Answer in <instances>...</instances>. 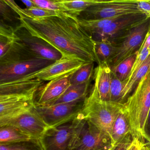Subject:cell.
<instances>
[{"label": "cell", "mask_w": 150, "mask_h": 150, "mask_svg": "<svg viewBox=\"0 0 150 150\" xmlns=\"http://www.w3.org/2000/svg\"><path fill=\"white\" fill-rule=\"evenodd\" d=\"M18 20L31 35L50 45L63 57H75L86 63L100 64L95 41L80 26L77 17L60 13L58 16L39 19L19 16Z\"/></svg>", "instance_id": "1"}, {"label": "cell", "mask_w": 150, "mask_h": 150, "mask_svg": "<svg viewBox=\"0 0 150 150\" xmlns=\"http://www.w3.org/2000/svg\"><path fill=\"white\" fill-rule=\"evenodd\" d=\"M124 108V103L102 100L94 84L77 118L88 121L110 139L114 123Z\"/></svg>", "instance_id": "2"}, {"label": "cell", "mask_w": 150, "mask_h": 150, "mask_svg": "<svg viewBox=\"0 0 150 150\" xmlns=\"http://www.w3.org/2000/svg\"><path fill=\"white\" fill-rule=\"evenodd\" d=\"M132 137L144 139L146 120L150 109V69L124 103Z\"/></svg>", "instance_id": "3"}, {"label": "cell", "mask_w": 150, "mask_h": 150, "mask_svg": "<svg viewBox=\"0 0 150 150\" xmlns=\"http://www.w3.org/2000/svg\"><path fill=\"white\" fill-rule=\"evenodd\" d=\"M77 119L68 150H97L111 144L110 138L91 123Z\"/></svg>", "instance_id": "4"}, {"label": "cell", "mask_w": 150, "mask_h": 150, "mask_svg": "<svg viewBox=\"0 0 150 150\" xmlns=\"http://www.w3.org/2000/svg\"><path fill=\"white\" fill-rule=\"evenodd\" d=\"M40 88L23 93L0 95V127L35 108V96Z\"/></svg>", "instance_id": "5"}, {"label": "cell", "mask_w": 150, "mask_h": 150, "mask_svg": "<svg viewBox=\"0 0 150 150\" xmlns=\"http://www.w3.org/2000/svg\"><path fill=\"white\" fill-rule=\"evenodd\" d=\"M140 13H144L138 9L136 0H112L88 8L78 18L90 21Z\"/></svg>", "instance_id": "6"}, {"label": "cell", "mask_w": 150, "mask_h": 150, "mask_svg": "<svg viewBox=\"0 0 150 150\" xmlns=\"http://www.w3.org/2000/svg\"><path fill=\"white\" fill-rule=\"evenodd\" d=\"M150 28V18L143 24L134 28L117 46L115 53L107 64L115 67L136 53L141 48Z\"/></svg>", "instance_id": "7"}, {"label": "cell", "mask_w": 150, "mask_h": 150, "mask_svg": "<svg viewBox=\"0 0 150 150\" xmlns=\"http://www.w3.org/2000/svg\"><path fill=\"white\" fill-rule=\"evenodd\" d=\"M150 18L144 13L125 16L110 24L93 39L95 41L107 40L117 46L132 30Z\"/></svg>", "instance_id": "8"}, {"label": "cell", "mask_w": 150, "mask_h": 150, "mask_svg": "<svg viewBox=\"0 0 150 150\" xmlns=\"http://www.w3.org/2000/svg\"><path fill=\"white\" fill-rule=\"evenodd\" d=\"M83 102L57 103L35 108L50 128H55L76 119L81 110Z\"/></svg>", "instance_id": "9"}, {"label": "cell", "mask_w": 150, "mask_h": 150, "mask_svg": "<svg viewBox=\"0 0 150 150\" xmlns=\"http://www.w3.org/2000/svg\"><path fill=\"white\" fill-rule=\"evenodd\" d=\"M86 62L75 57H63L53 64L16 80L51 81L79 69Z\"/></svg>", "instance_id": "10"}, {"label": "cell", "mask_w": 150, "mask_h": 150, "mask_svg": "<svg viewBox=\"0 0 150 150\" xmlns=\"http://www.w3.org/2000/svg\"><path fill=\"white\" fill-rule=\"evenodd\" d=\"M54 62L45 59H39L0 65V83L16 80Z\"/></svg>", "instance_id": "11"}, {"label": "cell", "mask_w": 150, "mask_h": 150, "mask_svg": "<svg viewBox=\"0 0 150 150\" xmlns=\"http://www.w3.org/2000/svg\"><path fill=\"white\" fill-rule=\"evenodd\" d=\"M76 71L52 80L40 87L35 96V107L54 104L71 86V79Z\"/></svg>", "instance_id": "12"}, {"label": "cell", "mask_w": 150, "mask_h": 150, "mask_svg": "<svg viewBox=\"0 0 150 150\" xmlns=\"http://www.w3.org/2000/svg\"><path fill=\"white\" fill-rule=\"evenodd\" d=\"M14 32L20 40L39 57L55 62L63 57L60 52L42 39L31 35L21 24L15 28Z\"/></svg>", "instance_id": "13"}, {"label": "cell", "mask_w": 150, "mask_h": 150, "mask_svg": "<svg viewBox=\"0 0 150 150\" xmlns=\"http://www.w3.org/2000/svg\"><path fill=\"white\" fill-rule=\"evenodd\" d=\"M5 125L16 126L36 139L42 138L46 132L50 129L38 112L35 107L10 120L4 125Z\"/></svg>", "instance_id": "14"}, {"label": "cell", "mask_w": 150, "mask_h": 150, "mask_svg": "<svg viewBox=\"0 0 150 150\" xmlns=\"http://www.w3.org/2000/svg\"><path fill=\"white\" fill-rule=\"evenodd\" d=\"M77 123L76 118L72 122L49 129L42 138L46 150H68Z\"/></svg>", "instance_id": "15"}, {"label": "cell", "mask_w": 150, "mask_h": 150, "mask_svg": "<svg viewBox=\"0 0 150 150\" xmlns=\"http://www.w3.org/2000/svg\"><path fill=\"white\" fill-rule=\"evenodd\" d=\"M39 59L43 58L39 57L31 52L15 35V38L7 52L3 57H0V65Z\"/></svg>", "instance_id": "16"}, {"label": "cell", "mask_w": 150, "mask_h": 150, "mask_svg": "<svg viewBox=\"0 0 150 150\" xmlns=\"http://www.w3.org/2000/svg\"><path fill=\"white\" fill-rule=\"evenodd\" d=\"M111 69L107 63L98 65L95 68L94 84L96 86L99 96L103 101H110Z\"/></svg>", "instance_id": "17"}, {"label": "cell", "mask_w": 150, "mask_h": 150, "mask_svg": "<svg viewBox=\"0 0 150 150\" xmlns=\"http://www.w3.org/2000/svg\"><path fill=\"white\" fill-rule=\"evenodd\" d=\"M130 137H132L130 125L123 110L119 114L112 126L110 137L111 144L116 146Z\"/></svg>", "instance_id": "18"}, {"label": "cell", "mask_w": 150, "mask_h": 150, "mask_svg": "<svg viewBox=\"0 0 150 150\" xmlns=\"http://www.w3.org/2000/svg\"><path fill=\"white\" fill-rule=\"evenodd\" d=\"M150 55L146 59L141 67L132 75L123 81L124 88L122 93V101L124 103L132 93L140 81L144 77L150 69Z\"/></svg>", "instance_id": "19"}, {"label": "cell", "mask_w": 150, "mask_h": 150, "mask_svg": "<svg viewBox=\"0 0 150 150\" xmlns=\"http://www.w3.org/2000/svg\"><path fill=\"white\" fill-rule=\"evenodd\" d=\"M90 81L79 85H71L54 104L83 101L89 94Z\"/></svg>", "instance_id": "20"}, {"label": "cell", "mask_w": 150, "mask_h": 150, "mask_svg": "<svg viewBox=\"0 0 150 150\" xmlns=\"http://www.w3.org/2000/svg\"><path fill=\"white\" fill-rule=\"evenodd\" d=\"M4 1L6 4L8 5L19 16L28 17L32 19H39L51 16H58L60 13L38 7L23 9L13 1Z\"/></svg>", "instance_id": "21"}, {"label": "cell", "mask_w": 150, "mask_h": 150, "mask_svg": "<svg viewBox=\"0 0 150 150\" xmlns=\"http://www.w3.org/2000/svg\"><path fill=\"white\" fill-rule=\"evenodd\" d=\"M33 139L35 138L16 126L5 125L0 127V144L19 143Z\"/></svg>", "instance_id": "22"}, {"label": "cell", "mask_w": 150, "mask_h": 150, "mask_svg": "<svg viewBox=\"0 0 150 150\" xmlns=\"http://www.w3.org/2000/svg\"><path fill=\"white\" fill-rule=\"evenodd\" d=\"M127 16L129 15L120 16L113 18L90 21L78 19V21L82 28L93 38L112 23Z\"/></svg>", "instance_id": "23"}, {"label": "cell", "mask_w": 150, "mask_h": 150, "mask_svg": "<svg viewBox=\"0 0 150 150\" xmlns=\"http://www.w3.org/2000/svg\"><path fill=\"white\" fill-rule=\"evenodd\" d=\"M60 2L68 10L69 14L78 18L81 13L90 7L105 3L107 1L89 0V1H71L59 0Z\"/></svg>", "instance_id": "24"}, {"label": "cell", "mask_w": 150, "mask_h": 150, "mask_svg": "<svg viewBox=\"0 0 150 150\" xmlns=\"http://www.w3.org/2000/svg\"><path fill=\"white\" fill-rule=\"evenodd\" d=\"M0 150H46L42 138L13 144H0Z\"/></svg>", "instance_id": "25"}, {"label": "cell", "mask_w": 150, "mask_h": 150, "mask_svg": "<svg viewBox=\"0 0 150 150\" xmlns=\"http://www.w3.org/2000/svg\"><path fill=\"white\" fill-rule=\"evenodd\" d=\"M117 49V46L107 40L95 41L96 52L100 64L107 63L115 53Z\"/></svg>", "instance_id": "26"}, {"label": "cell", "mask_w": 150, "mask_h": 150, "mask_svg": "<svg viewBox=\"0 0 150 150\" xmlns=\"http://www.w3.org/2000/svg\"><path fill=\"white\" fill-rule=\"evenodd\" d=\"M94 63L84 64L74 74L71 80V85H79L91 81L94 74Z\"/></svg>", "instance_id": "27"}, {"label": "cell", "mask_w": 150, "mask_h": 150, "mask_svg": "<svg viewBox=\"0 0 150 150\" xmlns=\"http://www.w3.org/2000/svg\"><path fill=\"white\" fill-rule=\"evenodd\" d=\"M138 51L117 65L112 67H110L111 71L115 74L121 81H124L129 77L137 57Z\"/></svg>", "instance_id": "28"}, {"label": "cell", "mask_w": 150, "mask_h": 150, "mask_svg": "<svg viewBox=\"0 0 150 150\" xmlns=\"http://www.w3.org/2000/svg\"><path fill=\"white\" fill-rule=\"evenodd\" d=\"M111 72L110 87V101L123 103L122 101V93L124 88L123 81H121L115 74Z\"/></svg>", "instance_id": "29"}, {"label": "cell", "mask_w": 150, "mask_h": 150, "mask_svg": "<svg viewBox=\"0 0 150 150\" xmlns=\"http://www.w3.org/2000/svg\"><path fill=\"white\" fill-rule=\"evenodd\" d=\"M32 1L37 7L59 13L69 14L68 10L60 2L59 0H32Z\"/></svg>", "instance_id": "30"}, {"label": "cell", "mask_w": 150, "mask_h": 150, "mask_svg": "<svg viewBox=\"0 0 150 150\" xmlns=\"http://www.w3.org/2000/svg\"><path fill=\"white\" fill-rule=\"evenodd\" d=\"M149 56L148 48L144 45V42L140 49L139 50L137 57L132 67L129 77L132 75L144 64L146 59Z\"/></svg>", "instance_id": "31"}, {"label": "cell", "mask_w": 150, "mask_h": 150, "mask_svg": "<svg viewBox=\"0 0 150 150\" xmlns=\"http://www.w3.org/2000/svg\"><path fill=\"white\" fill-rule=\"evenodd\" d=\"M137 8L150 17V0H136Z\"/></svg>", "instance_id": "32"}, {"label": "cell", "mask_w": 150, "mask_h": 150, "mask_svg": "<svg viewBox=\"0 0 150 150\" xmlns=\"http://www.w3.org/2000/svg\"><path fill=\"white\" fill-rule=\"evenodd\" d=\"M144 139L150 144V109L146 120L144 130Z\"/></svg>", "instance_id": "33"}, {"label": "cell", "mask_w": 150, "mask_h": 150, "mask_svg": "<svg viewBox=\"0 0 150 150\" xmlns=\"http://www.w3.org/2000/svg\"><path fill=\"white\" fill-rule=\"evenodd\" d=\"M133 140V137H130L115 147L113 150H128Z\"/></svg>", "instance_id": "34"}, {"label": "cell", "mask_w": 150, "mask_h": 150, "mask_svg": "<svg viewBox=\"0 0 150 150\" xmlns=\"http://www.w3.org/2000/svg\"><path fill=\"white\" fill-rule=\"evenodd\" d=\"M145 144L138 138H133L132 143L128 150H141Z\"/></svg>", "instance_id": "35"}, {"label": "cell", "mask_w": 150, "mask_h": 150, "mask_svg": "<svg viewBox=\"0 0 150 150\" xmlns=\"http://www.w3.org/2000/svg\"><path fill=\"white\" fill-rule=\"evenodd\" d=\"M22 2L27 7V8H33L37 7L33 2L32 0H23Z\"/></svg>", "instance_id": "36"}, {"label": "cell", "mask_w": 150, "mask_h": 150, "mask_svg": "<svg viewBox=\"0 0 150 150\" xmlns=\"http://www.w3.org/2000/svg\"><path fill=\"white\" fill-rule=\"evenodd\" d=\"M115 146H114L111 144L110 145L103 147V148H100V149H98L97 150H113Z\"/></svg>", "instance_id": "37"}, {"label": "cell", "mask_w": 150, "mask_h": 150, "mask_svg": "<svg viewBox=\"0 0 150 150\" xmlns=\"http://www.w3.org/2000/svg\"><path fill=\"white\" fill-rule=\"evenodd\" d=\"M141 150H150V146H147L146 144L144 146Z\"/></svg>", "instance_id": "38"}, {"label": "cell", "mask_w": 150, "mask_h": 150, "mask_svg": "<svg viewBox=\"0 0 150 150\" xmlns=\"http://www.w3.org/2000/svg\"><path fill=\"white\" fill-rule=\"evenodd\" d=\"M148 51H149V55H150V46L148 48Z\"/></svg>", "instance_id": "39"}, {"label": "cell", "mask_w": 150, "mask_h": 150, "mask_svg": "<svg viewBox=\"0 0 150 150\" xmlns=\"http://www.w3.org/2000/svg\"></svg>", "instance_id": "40"}, {"label": "cell", "mask_w": 150, "mask_h": 150, "mask_svg": "<svg viewBox=\"0 0 150 150\" xmlns=\"http://www.w3.org/2000/svg\"></svg>", "instance_id": "41"}]
</instances>
